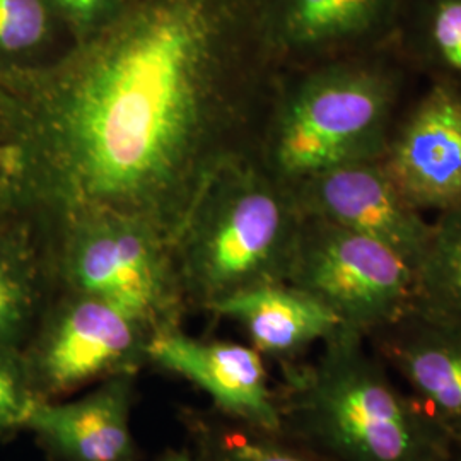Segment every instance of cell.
Listing matches in <instances>:
<instances>
[{
	"label": "cell",
	"mask_w": 461,
	"mask_h": 461,
	"mask_svg": "<svg viewBox=\"0 0 461 461\" xmlns=\"http://www.w3.org/2000/svg\"><path fill=\"white\" fill-rule=\"evenodd\" d=\"M390 47L415 77L461 93V0H398Z\"/></svg>",
	"instance_id": "2e32d148"
},
{
	"label": "cell",
	"mask_w": 461,
	"mask_h": 461,
	"mask_svg": "<svg viewBox=\"0 0 461 461\" xmlns=\"http://www.w3.org/2000/svg\"><path fill=\"white\" fill-rule=\"evenodd\" d=\"M279 72L267 0H125L59 59L0 66L2 214L41 241L123 215L173 247L215 173L257 154Z\"/></svg>",
	"instance_id": "6da1fadb"
},
{
	"label": "cell",
	"mask_w": 461,
	"mask_h": 461,
	"mask_svg": "<svg viewBox=\"0 0 461 461\" xmlns=\"http://www.w3.org/2000/svg\"><path fill=\"white\" fill-rule=\"evenodd\" d=\"M441 461H461V441L460 443H451Z\"/></svg>",
	"instance_id": "603a6c76"
},
{
	"label": "cell",
	"mask_w": 461,
	"mask_h": 461,
	"mask_svg": "<svg viewBox=\"0 0 461 461\" xmlns=\"http://www.w3.org/2000/svg\"><path fill=\"white\" fill-rule=\"evenodd\" d=\"M55 291L96 297L152 335L182 327L188 313L173 247L146 222L123 215L77 217L43 241Z\"/></svg>",
	"instance_id": "5b68a950"
},
{
	"label": "cell",
	"mask_w": 461,
	"mask_h": 461,
	"mask_svg": "<svg viewBox=\"0 0 461 461\" xmlns=\"http://www.w3.org/2000/svg\"><path fill=\"white\" fill-rule=\"evenodd\" d=\"M367 346L451 443L461 441V327L412 304Z\"/></svg>",
	"instance_id": "8fae6325"
},
{
	"label": "cell",
	"mask_w": 461,
	"mask_h": 461,
	"mask_svg": "<svg viewBox=\"0 0 461 461\" xmlns=\"http://www.w3.org/2000/svg\"><path fill=\"white\" fill-rule=\"evenodd\" d=\"M152 331L122 310L68 291H55L23 348L38 402L66 400L87 386L149 366Z\"/></svg>",
	"instance_id": "8992f818"
},
{
	"label": "cell",
	"mask_w": 461,
	"mask_h": 461,
	"mask_svg": "<svg viewBox=\"0 0 461 461\" xmlns=\"http://www.w3.org/2000/svg\"><path fill=\"white\" fill-rule=\"evenodd\" d=\"M149 366L192 383L212 409L249 428L280 432V415L267 361L249 344L202 340L182 327L152 335Z\"/></svg>",
	"instance_id": "30bf717a"
},
{
	"label": "cell",
	"mask_w": 461,
	"mask_h": 461,
	"mask_svg": "<svg viewBox=\"0 0 461 461\" xmlns=\"http://www.w3.org/2000/svg\"><path fill=\"white\" fill-rule=\"evenodd\" d=\"M154 461H195L188 446L182 449H166Z\"/></svg>",
	"instance_id": "7402d4cb"
},
{
	"label": "cell",
	"mask_w": 461,
	"mask_h": 461,
	"mask_svg": "<svg viewBox=\"0 0 461 461\" xmlns=\"http://www.w3.org/2000/svg\"><path fill=\"white\" fill-rule=\"evenodd\" d=\"M53 17L45 0H0V66L23 64L40 49L49 40Z\"/></svg>",
	"instance_id": "d6986e66"
},
{
	"label": "cell",
	"mask_w": 461,
	"mask_h": 461,
	"mask_svg": "<svg viewBox=\"0 0 461 461\" xmlns=\"http://www.w3.org/2000/svg\"><path fill=\"white\" fill-rule=\"evenodd\" d=\"M53 16L64 21L76 40H81L108 19L115 16L116 11L125 0H45Z\"/></svg>",
	"instance_id": "44dd1931"
},
{
	"label": "cell",
	"mask_w": 461,
	"mask_h": 461,
	"mask_svg": "<svg viewBox=\"0 0 461 461\" xmlns=\"http://www.w3.org/2000/svg\"><path fill=\"white\" fill-rule=\"evenodd\" d=\"M180 422L195 461H329L282 432L249 428L214 409L183 407Z\"/></svg>",
	"instance_id": "e0dca14e"
},
{
	"label": "cell",
	"mask_w": 461,
	"mask_h": 461,
	"mask_svg": "<svg viewBox=\"0 0 461 461\" xmlns=\"http://www.w3.org/2000/svg\"><path fill=\"white\" fill-rule=\"evenodd\" d=\"M287 282L366 339L405 313L415 296V270L393 249L310 215L303 219Z\"/></svg>",
	"instance_id": "52a82bcc"
},
{
	"label": "cell",
	"mask_w": 461,
	"mask_h": 461,
	"mask_svg": "<svg viewBox=\"0 0 461 461\" xmlns=\"http://www.w3.org/2000/svg\"><path fill=\"white\" fill-rule=\"evenodd\" d=\"M137 376L104 379L74 400L38 402L24 432L50 461H140L131 428Z\"/></svg>",
	"instance_id": "4fadbf2b"
},
{
	"label": "cell",
	"mask_w": 461,
	"mask_h": 461,
	"mask_svg": "<svg viewBox=\"0 0 461 461\" xmlns=\"http://www.w3.org/2000/svg\"><path fill=\"white\" fill-rule=\"evenodd\" d=\"M413 79L392 47L280 68L258 161L289 188L340 166L378 161L412 99Z\"/></svg>",
	"instance_id": "7a4b0ae2"
},
{
	"label": "cell",
	"mask_w": 461,
	"mask_h": 461,
	"mask_svg": "<svg viewBox=\"0 0 461 461\" xmlns=\"http://www.w3.org/2000/svg\"><path fill=\"white\" fill-rule=\"evenodd\" d=\"M36 403L21 352L0 348V443L24 432Z\"/></svg>",
	"instance_id": "ffe728a7"
},
{
	"label": "cell",
	"mask_w": 461,
	"mask_h": 461,
	"mask_svg": "<svg viewBox=\"0 0 461 461\" xmlns=\"http://www.w3.org/2000/svg\"><path fill=\"white\" fill-rule=\"evenodd\" d=\"M53 293L38 232L26 219L0 214V348L23 352Z\"/></svg>",
	"instance_id": "9a60e30c"
},
{
	"label": "cell",
	"mask_w": 461,
	"mask_h": 461,
	"mask_svg": "<svg viewBox=\"0 0 461 461\" xmlns=\"http://www.w3.org/2000/svg\"><path fill=\"white\" fill-rule=\"evenodd\" d=\"M398 0H267L279 68L314 66L390 47Z\"/></svg>",
	"instance_id": "7c38bea8"
},
{
	"label": "cell",
	"mask_w": 461,
	"mask_h": 461,
	"mask_svg": "<svg viewBox=\"0 0 461 461\" xmlns=\"http://www.w3.org/2000/svg\"><path fill=\"white\" fill-rule=\"evenodd\" d=\"M0 209H2V163H0Z\"/></svg>",
	"instance_id": "cb8c5ba5"
},
{
	"label": "cell",
	"mask_w": 461,
	"mask_h": 461,
	"mask_svg": "<svg viewBox=\"0 0 461 461\" xmlns=\"http://www.w3.org/2000/svg\"><path fill=\"white\" fill-rule=\"evenodd\" d=\"M274 392L280 432L329 461H441L451 445L346 327L314 359L280 367Z\"/></svg>",
	"instance_id": "3957f363"
},
{
	"label": "cell",
	"mask_w": 461,
	"mask_h": 461,
	"mask_svg": "<svg viewBox=\"0 0 461 461\" xmlns=\"http://www.w3.org/2000/svg\"><path fill=\"white\" fill-rule=\"evenodd\" d=\"M379 161L422 214L460 207L461 93L428 83L398 118Z\"/></svg>",
	"instance_id": "ba28073f"
},
{
	"label": "cell",
	"mask_w": 461,
	"mask_h": 461,
	"mask_svg": "<svg viewBox=\"0 0 461 461\" xmlns=\"http://www.w3.org/2000/svg\"><path fill=\"white\" fill-rule=\"evenodd\" d=\"M211 313L234 320L249 346L279 367L306 359L342 327L329 308L289 282L265 284L215 304Z\"/></svg>",
	"instance_id": "5bb4252c"
},
{
	"label": "cell",
	"mask_w": 461,
	"mask_h": 461,
	"mask_svg": "<svg viewBox=\"0 0 461 461\" xmlns=\"http://www.w3.org/2000/svg\"><path fill=\"white\" fill-rule=\"evenodd\" d=\"M413 304L461 327V205L439 212L415 268Z\"/></svg>",
	"instance_id": "ac0fdd59"
},
{
	"label": "cell",
	"mask_w": 461,
	"mask_h": 461,
	"mask_svg": "<svg viewBox=\"0 0 461 461\" xmlns=\"http://www.w3.org/2000/svg\"><path fill=\"white\" fill-rule=\"evenodd\" d=\"M304 215L257 154L228 161L205 185L173 243L188 312L287 282Z\"/></svg>",
	"instance_id": "277c9868"
},
{
	"label": "cell",
	"mask_w": 461,
	"mask_h": 461,
	"mask_svg": "<svg viewBox=\"0 0 461 461\" xmlns=\"http://www.w3.org/2000/svg\"><path fill=\"white\" fill-rule=\"evenodd\" d=\"M291 190L303 214L378 241L413 270L428 248L432 222L403 198L379 159L330 169Z\"/></svg>",
	"instance_id": "9c48e42d"
}]
</instances>
